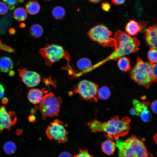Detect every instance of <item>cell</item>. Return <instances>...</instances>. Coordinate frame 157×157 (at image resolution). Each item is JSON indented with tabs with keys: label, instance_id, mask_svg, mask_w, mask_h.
<instances>
[{
	"label": "cell",
	"instance_id": "cell-1",
	"mask_svg": "<svg viewBox=\"0 0 157 157\" xmlns=\"http://www.w3.org/2000/svg\"><path fill=\"white\" fill-rule=\"evenodd\" d=\"M130 121V119L127 117L120 119L118 116H115L105 122L96 120L91 121L87 123V126L92 132H103L108 139L113 140L129 133Z\"/></svg>",
	"mask_w": 157,
	"mask_h": 157
},
{
	"label": "cell",
	"instance_id": "cell-2",
	"mask_svg": "<svg viewBox=\"0 0 157 157\" xmlns=\"http://www.w3.org/2000/svg\"><path fill=\"white\" fill-rule=\"evenodd\" d=\"M115 41L114 51L107 58L95 65L97 67L107 61L116 60L139 50L140 40L136 38L132 37L126 32L121 30L117 31L114 38Z\"/></svg>",
	"mask_w": 157,
	"mask_h": 157
},
{
	"label": "cell",
	"instance_id": "cell-3",
	"mask_svg": "<svg viewBox=\"0 0 157 157\" xmlns=\"http://www.w3.org/2000/svg\"><path fill=\"white\" fill-rule=\"evenodd\" d=\"M119 157H150L143 140L135 135L124 141L116 140Z\"/></svg>",
	"mask_w": 157,
	"mask_h": 157
},
{
	"label": "cell",
	"instance_id": "cell-4",
	"mask_svg": "<svg viewBox=\"0 0 157 157\" xmlns=\"http://www.w3.org/2000/svg\"><path fill=\"white\" fill-rule=\"evenodd\" d=\"M152 64L144 62L138 57L130 72L131 79L138 84L148 88L154 82H156L153 74Z\"/></svg>",
	"mask_w": 157,
	"mask_h": 157
},
{
	"label": "cell",
	"instance_id": "cell-5",
	"mask_svg": "<svg viewBox=\"0 0 157 157\" xmlns=\"http://www.w3.org/2000/svg\"><path fill=\"white\" fill-rule=\"evenodd\" d=\"M62 102L60 97H57L52 92H50L44 95L40 103L35 107L40 112L42 119L45 120L47 117L58 115Z\"/></svg>",
	"mask_w": 157,
	"mask_h": 157
},
{
	"label": "cell",
	"instance_id": "cell-6",
	"mask_svg": "<svg viewBox=\"0 0 157 157\" xmlns=\"http://www.w3.org/2000/svg\"><path fill=\"white\" fill-rule=\"evenodd\" d=\"M40 55L44 59L45 64L51 66L54 63L61 59L70 60V57L69 53L61 46L54 44H47L45 47L39 51Z\"/></svg>",
	"mask_w": 157,
	"mask_h": 157
},
{
	"label": "cell",
	"instance_id": "cell-7",
	"mask_svg": "<svg viewBox=\"0 0 157 157\" xmlns=\"http://www.w3.org/2000/svg\"><path fill=\"white\" fill-rule=\"evenodd\" d=\"M89 38L105 47H114L115 41L111 37L112 32L103 24L97 25L91 28L88 32Z\"/></svg>",
	"mask_w": 157,
	"mask_h": 157
},
{
	"label": "cell",
	"instance_id": "cell-8",
	"mask_svg": "<svg viewBox=\"0 0 157 157\" xmlns=\"http://www.w3.org/2000/svg\"><path fill=\"white\" fill-rule=\"evenodd\" d=\"M98 87V85L94 83L83 80L73 86L74 92L85 100L97 102L99 99Z\"/></svg>",
	"mask_w": 157,
	"mask_h": 157
},
{
	"label": "cell",
	"instance_id": "cell-9",
	"mask_svg": "<svg viewBox=\"0 0 157 157\" xmlns=\"http://www.w3.org/2000/svg\"><path fill=\"white\" fill-rule=\"evenodd\" d=\"M45 134L50 140H54L60 143L67 141L69 133L65 128L63 122L56 119L51 122L48 126Z\"/></svg>",
	"mask_w": 157,
	"mask_h": 157
},
{
	"label": "cell",
	"instance_id": "cell-10",
	"mask_svg": "<svg viewBox=\"0 0 157 157\" xmlns=\"http://www.w3.org/2000/svg\"><path fill=\"white\" fill-rule=\"evenodd\" d=\"M17 121L15 112L8 110L5 105L0 106V132L5 129L10 130Z\"/></svg>",
	"mask_w": 157,
	"mask_h": 157
},
{
	"label": "cell",
	"instance_id": "cell-11",
	"mask_svg": "<svg viewBox=\"0 0 157 157\" xmlns=\"http://www.w3.org/2000/svg\"><path fill=\"white\" fill-rule=\"evenodd\" d=\"M18 71L22 81L27 88L35 87L40 83L41 76L37 72L28 70L25 68L19 69Z\"/></svg>",
	"mask_w": 157,
	"mask_h": 157
},
{
	"label": "cell",
	"instance_id": "cell-12",
	"mask_svg": "<svg viewBox=\"0 0 157 157\" xmlns=\"http://www.w3.org/2000/svg\"><path fill=\"white\" fill-rule=\"evenodd\" d=\"M145 39L150 48L157 49V26L156 24L149 26L146 30Z\"/></svg>",
	"mask_w": 157,
	"mask_h": 157
},
{
	"label": "cell",
	"instance_id": "cell-13",
	"mask_svg": "<svg viewBox=\"0 0 157 157\" xmlns=\"http://www.w3.org/2000/svg\"><path fill=\"white\" fill-rule=\"evenodd\" d=\"M47 91L44 90V88L40 90L38 88H33L28 91L27 98L29 101L34 104H37L41 101L44 93Z\"/></svg>",
	"mask_w": 157,
	"mask_h": 157
},
{
	"label": "cell",
	"instance_id": "cell-14",
	"mask_svg": "<svg viewBox=\"0 0 157 157\" xmlns=\"http://www.w3.org/2000/svg\"><path fill=\"white\" fill-rule=\"evenodd\" d=\"M139 23L134 20H130L125 27L126 33L130 35L133 36L137 34L144 27L146 22Z\"/></svg>",
	"mask_w": 157,
	"mask_h": 157
},
{
	"label": "cell",
	"instance_id": "cell-15",
	"mask_svg": "<svg viewBox=\"0 0 157 157\" xmlns=\"http://www.w3.org/2000/svg\"><path fill=\"white\" fill-rule=\"evenodd\" d=\"M116 146L113 140L108 139L102 143L101 148L104 153L108 155H110L114 153Z\"/></svg>",
	"mask_w": 157,
	"mask_h": 157
},
{
	"label": "cell",
	"instance_id": "cell-16",
	"mask_svg": "<svg viewBox=\"0 0 157 157\" xmlns=\"http://www.w3.org/2000/svg\"><path fill=\"white\" fill-rule=\"evenodd\" d=\"M13 63L11 59L7 57H4L0 59V70L4 72L10 71L13 67Z\"/></svg>",
	"mask_w": 157,
	"mask_h": 157
},
{
	"label": "cell",
	"instance_id": "cell-17",
	"mask_svg": "<svg viewBox=\"0 0 157 157\" xmlns=\"http://www.w3.org/2000/svg\"><path fill=\"white\" fill-rule=\"evenodd\" d=\"M40 9L39 3L34 1L28 2L25 6V10L26 12L31 15H34L38 13Z\"/></svg>",
	"mask_w": 157,
	"mask_h": 157
},
{
	"label": "cell",
	"instance_id": "cell-18",
	"mask_svg": "<svg viewBox=\"0 0 157 157\" xmlns=\"http://www.w3.org/2000/svg\"><path fill=\"white\" fill-rule=\"evenodd\" d=\"M13 16V18L17 21L22 22L25 21L27 19V14L24 8L19 7L15 9Z\"/></svg>",
	"mask_w": 157,
	"mask_h": 157
},
{
	"label": "cell",
	"instance_id": "cell-19",
	"mask_svg": "<svg viewBox=\"0 0 157 157\" xmlns=\"http://www.w3.org/2000/svg\"><path fill=\"white\" fill-rule=\"evenodd\" d=\"M117 65L119 69L123 72L128 71L131 68L129 59L124 56L118 59Z\"/></svg>",
	"mask_w": 157,
	"mask_h": 157
},
{
	"label": "cell",
	"instance_id": "cell-20",
	"mask_svg": "<svg viewBox=\"0 0 157 157\" xmlns=\"http://www.w3.org/2000/svg\"><path fill=\"white\" fill-rule=\"evenodd\" d=\"M76 65L79 69L83 71L91 68L92 63L91 61L89 59L86 58H83L78 60Z\"/></svg>",
	"mask_w": 157,
	"mask_h": 157
},
{
	"label": "cell",
	"instance_id": "cell-21",
	"mask_svg": "<svg viewBox=\"0 0 157 157\" xmlns=\"http://www.w3.org/2000/svg\"><path fill=\"white\" fill-rule=\"evenodd\" d=\"M29 32L33 38H38L41 37L43 33L42 27L38 24L32 25L29 29Z\"/></svg>",
	"mask_w": 157,
	"mask_h": 157
},
{
	"label": "cell",
	"instance_id": "cell-22",
	"mask_svg": "<svg viewBox=\"0 0 157 157\" xmlns=\"http://www.w3.org/2000/svg\"><path fill=\"white\" fill-rule=\"evenodd\" d=\"M53 17L56 19H63L65 16L66 12L65 9L62 7L57 6L54 7L52 11Z\"/></svg>",
	"mask_w": 157,
	"mask_h": 157
},
{
	"label": "cell",
	"instance_id": "cell-23",
	"mask_svg": "<svg viewBox=\"0 0 157 157\" xmlns=\"http://www.w3.org/2000/svg\"><path fill=\"white\" fill-rule=\"evenodd\" d=\"M111 94L110 89L106 86H103L98 89V95L99 98L103 100L108 99Z\"/></svg>",
	"mask_w": 157,
	"mask_h": 157
},
{
	"label": "cell",
	"instance_id": "cell-24",
	"mask_svg": "<svg viewBox=\"0 0 157 157\" xmlns=\"http://www.w3.org/2000/svg\"><path fill=\"white\" fill-rule=\"evenodd\" d=\"M3 149L5 153L8 155L14 154L16 150L17 147L15 144L11 141H8L3 145Z\"/></svg>",
	"mask_w": 157,
	"mask_h": 157
},
{
	"label": "cell",
	"instance_id": "cell-25",
	"mask_svg": "<svg viewBox=\"0 0 157 157\" xmlns=\"http://www.w3.org/2000/svg\"><path fill=\"white\" fill-rule=\"evenodd\" d=\"M157 49L150 48L148 53V58L150 63L153 64L157 63Z\"/></svg>",
	"mask_w": 157,
	"mask_h": 157
},
{
	"label": "cell",
	"instance_id": "cell-26",
	"mask_svg": "<svg viewBox=\"0 0 157 157\" xmlns=\"http://www.w3.org/2000/svg\"><path fill=\"white\" fill-rule=\"evenodd\" d=\"M8 6V8L10 10H13L15 6L19 3L24 1V0H3Z\"/></svg>",
	"mask_w": 157,
	"mask_h": 157
},
{
	"label": "cell",
	"instance_id": "cell-27",
	"mask_svg": "<svg viewBox=\"0 0 157 157\" xmlns=\"http://www.w3.org/2000/svg\"><path fill=\"white\" fill-rule=\"evenodd\" d=\"M139 115L141 119L145 122H149L151 118V115L147 108L143 110Z\"/></svg>",
	"mask_w": 157,
	"mask_h": 157
},
{
	"label": "cell",
	"instance_id": "cell-28",
	"mask_svg": "<svg viewBox=\"0 0 157 157\" xmlns=\"http://www.w3.org/2000/svg\"><path fill=\"white\" fill-rule=\"evenodd\" d=\"M73 157H94L90 154L86 149H80L78 153L74 155Z\"/></svg>",
	"mask_w": 157,
	"mask_h": 157
},
{
	"label": "cell",
	"instance_id": "cell-29",
	"mask_svg": "<svg viewBox=\"0 0 157 157\" xmlns=\"http://www.w3.org/2000/svg\"><path fill=\"white\" fill-rule=\"evenodd\" d=\"M8 11V8L7 5L5 2L0 1V15H6Z\"/></svg>",
	"mask_w": 157,
	"mask_h": 157
},
{
	"label": "cell",
	"instance_id": "cell-30",
	"mask_svg": "<svg viewBox=\"0 0 157 157\" xmlns=\"http://www.w3.org/2000/svg\"><path fill=\"white\" fill-rule=\"evenodd\" d=\"M0 49L9 52H14L15 50L10 46L3 43L0 40Z\"/></svg>",
	"mask_w": 157,
	"mask_h": 157
},
{
	"label": "cell",
	"instance_id": "cell-31",
	"mask_svg": "<svg viewBox=\"0 0 157 157\" xmlns=\"http://www.w3.org/2000/svg\"><path fill=\"white\" fill-rule=\"evenodd\" d=\"M157 63H153L152 65V70L154 78L156 82L157 81Z\"/></svg>",
	"mask_w": 157,
	"mask_h": 157
},
{
	"label": "cell",
	"instance_id": "cell-32",
	"mask_svg": "<svg viewBox=\"0 0 157 157\" xmlns=\"http://www.w3.org/2000/svg\"><path fill=\"white\" fill-rule=\"evenodd\" d=\"M101 8L103 10L108 12L110 8V5L107 2L103 3L101 4Z\"/></svg>",
	"mask_w": 157,
	"mask_h": 157
},
{
	"label": "cell",
	"instance_id": "cell-33",
	"mask_svg": "<svg viewBox=\"0 0 157 157\" xmlns=\"http://www.w3.org/2000/svg\"><path fill=\"white\" fill-rule=\"evenodd\" d=\"M58 157H73L72 154L67 151H63L61 152Z\"/></svg>",
	"mask_w": 157,
	"mask_h": 157
},
{
	"label": "cell",
	"instance_id": "cell-34",
	"mask_svg": "<svg viewBox=\"0 0 157 157\" xmlns=\"http://www.w3.org/2000/svg\"><path fill=\"white\" fill-rule=\"evenodd\" d=\"M151 108L153 112L156 114L157 113V101H153L151 104Z\"/></svg>",
	"mask_w": 157,
	"mask_h": 157
},
{
	"label": "cell",
	"instance_id": "cell-35",
	"mask_svg": "<svg viewBox=\"0 0 157 157\" xmlns=\"http://www.w3.org/2000/svg\"><path fill=\"white\" fill-rule=\"evenodd\" d=\"M5 89L2 84L0 82V99L2 98L4 95Z\"/></svg>",
	"mask_w": 157,
	"mask_h": 157
},
{
	"label": "cell",
	"instance_id": "cell-36",
	"mask_svg": "<svg viewBox=\"0 0 157 157\" xmlns=\"http://www.w3.org/2000/svg\"><path fill=\"white\" fill-rule=\"evenodd\" d=\"M126 0H111L112 2L115 5H119L123 4Z\"/></svg>",
	"mask_w": 157,
	"mask_h": 157
},
{
	"label": "cell",
	"instance_id": "cell-37",
	"mask_svg": "<svg viewBox=\"0 0 157 157\" xmlns=\"http://www.w3.org/2000/svg\"><path fill=\"white\" fill-rule=\"evenodd\" d=\"M28 119L30 122H33L35 120V117L33 115H31L29 116Z\"/></svg>",
	"mask_w": 157,
	"mask_h": 157
},
{
	"label": "cell",
	"instance_id": "cell-38",
	"mask_svg": "<svg viewBox=\"0 0 157 157\" xmlns=\"http://www.w3.org/2000/svg\"><path fill=\"white\" fill-rule=\"evenodd\" d=\"M8 99L6 97H4L2 100V102L3 104H6L8 103Z\"/></svg>",
	"mask_w": 157,
	"mask_h": 157
},
{
	"label": "cell",
	"instance_id": "cell-39",
	"mask_svg": "<svg viewBox=\"0 0 157 157\" xmlns=\"http://www.w3.org/2000/svg\"><path fill=\"white\" fill-rule=\"evenodd\" d=\"M130 112L132 115H137L136 111L134 108H132L130 110Z\"/></svg>",
	"mask_w": 157,
	"mask_h": 157
},
{
	"label": "cell",
	"instance_id": "cell-40",
	"mask_svg": "<svg viewBox=\"0 0 157 157\" xmlns=\"http://www.w3.org/2000/svg\"><path fill=\"white\" fill-rule=\"evenodd\" d=\"M22 130L20 129H17L16 131V133L18 135H21L22 134Z\"/></svg>",
	"mask_w": 157,
	"mask_h": 157
},
{
	"label": "cell",
	"instance_id": "cell-41",
	"mask_svg": "<svg viewBox=\"0 0 157 157\" xmlns=\"http://www.w3.org/2000/svg\"><path fill=\"white\" fill-rule=\"evenodd\" d=\"M90 2L93 3H98L100 2L101 0H88Z\"/></svg>",
	"mask_w": 157,
	"mask_h": 157
},
{
	"label": "cell",
	"instance_id": "cell-42",
	"mask_svg": "<svg viewBox=\"0 0 157 157\" xmlns=\"http://www.w3.org/2000/svg\"><path fill=\"white\" fill-rule=\"evenodd\" d=\"M15 74V72L13 71H10L9 73V75L10 76H13Z\"/></svg>",
	"mask_w": 157,
	"mask_h": 157
},
{
	"label": "cell",
	"instance_id": "cell-43",
	"mask_svg": "<svg viewBox=\"0 0 157 157\" xmlns=\"http://www.w3.org/2000/svg\"><path fill=\"white\" fill-rule=\"evenodd\" d=\"M31 113L32 114H34L35 113V110L34 109H32L31 110Z\"/></svg>",
	"mask_w": 157,
	"mask_h": 157
},
{
	"label": "cell",
	"instance_id": "cell-44",
	"mask_svg": "<svg viewBox=\"0 0 157 157\" xmlns=\"http://www.w3.org/2000/svg\"><path fill=\"white\" fill-rule=\"evenodd\" d=\"M47 0V1H50V0Z\"/></svg>",
	"mask_w": 157,
	"mask_h": 157
}]
</instances>
